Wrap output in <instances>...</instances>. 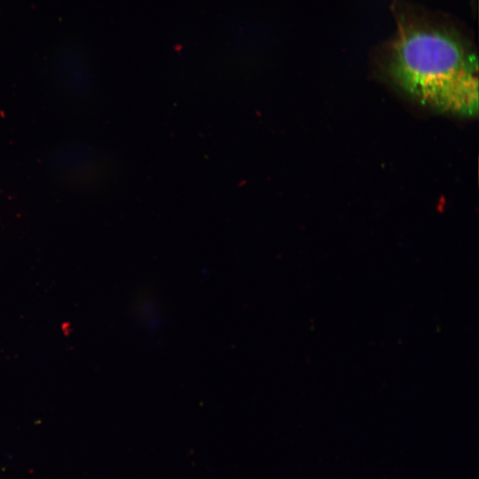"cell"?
Segmentation results:
<instances>
[{"label": "cell", "mask_w": 479, "mask_h": 479, "mask_svg": "<svg viewBox=\"0 0 479 479\" xmlns=\"http://www.w3.org/2000/svg\"><path fill=\"white\" fill-rule=\"evenodd\" d=\"M387 51L394 82L421 105L442 113L478 112V67L470 46L444 26L400 17Z\"/></svg>", "instance_id": "6da1fadb"}]
</instances>
